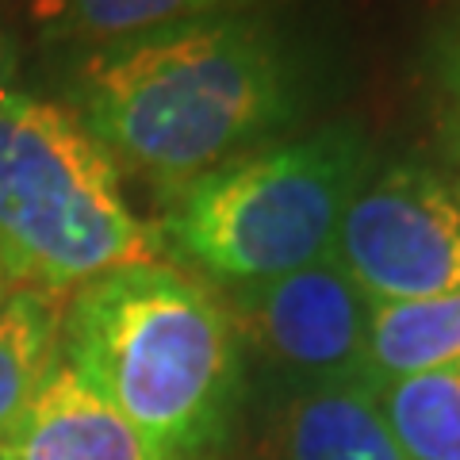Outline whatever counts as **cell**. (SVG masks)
I'll return each mask as SVG.
<instances>
[{"label":"cell","instance_id":"1","mask_svg":"<svg viewBox=\"0 0 460 460\" xmlns=\"http://www.w3.org/2000/svg\"><path fill=\"white\" fill-rule=\"evenodd\" d=\"M314 42L284 8L181 23L69 54L66 100L119 172L154 196L284 138L323 96Z\"/></svg>","mask_w":460,"mask_h":460},{"label":"cell","instance_id":"2","mask_svg":"<svg viewBox=\"0 0 460 460\" xmlns=\"http://www.w3.org/2000/svg\"><path fill=\"white\" fill-rule=\"evenodd\" d=\"M62 361L169 460H211L246 395V353L219 288L169 257L69 292Z\"/></svg>","mask_w":460,"mask_h":460},{"label":"cell","instance_id":"3","mask_svg":"<svg viewBox=\"0 0 460 460\" xmlns=\"http://www.w3.org/2000/svg\"><path fill=\"white\" fill-rule=\"evenodd\" d=\"M376 165L357 119L311 123L157 196L169 261L215 288L296 272L334 253L345 208Z\"/></svg>","mask_w":460,"mask_h":460},{"label":"cell","instance_id":"4","mask_svg":"<svg viewBox=\"0 0 460 460\" xmlns=\"http://www.w3.org/2000/svg\"><path fill=\"white\" fill-rule=\"evenodd\" d=\"M123 172L58 100H0V269L12 288L69 296L111 269L162 261Z\"/></svg>","mask_w":460,"mask_h":460},{"label":"cell","instance_id":"5","mask_svg":"<svg viewBox=\"0 0 460 460\" xmlns=\"http://www.w3.org/2000/svg\"><path fill=\"white\" fill-rule=\"evenodd\" d=\"M334 253L372 307L460 292V177L434 157L376 162L345 208Z\"/></svg>","mask_w":460,"mask_h":460},{"label":"cell","instance_id":"6","mask_svg":"<svg viewBox=\"0 0 460 460\" xmlns=\"http://www.w3.org/2000/svg\"><path fill=\"white\" fill-rule=\"evenodd\" d=\"M246 361L253 357L296 392L365 380L372 304L338 253L296 272L219 288Z\"/></svg>","mask_w":460,"mask_h":460},{"label":"cell","instance_id":"7","mask_svg":"<svg viewBox=\"0 0 460 460\" xmlns=\"http://www.w3.org/2000/svg\"><path fill=\"white\" fill-rule=\"evenodd\" d=\"M0 460H169L142 429L89 387L66 361L16 426L0 438Z\"/></svg>","mask_w":460,"mask_h":460},{"label":"cell","instance_id":"8","mask_svg":"<svg viewBox=\"0 0 460 460\" xmlns=\"http://www.w3.org/2000/svg\"><path fill=\"white\" fill-rule=\"evenodd\" d=\"M284 4L288 0H23V12L42 39L69 47V54H84L181 23L269 12Z\"/></svg>","mask_w":460,"mask_h":460},{"label":"cell","instance_id":"9","mask_svg":"<svg viewBox=\"0 0 460 460\" xmlns=\"http://www.w3.org/2000/svg\"><path fill=\"white\" fill-rule=\"evenodd\" d=\"M284 460H411L392 438L368 387L326 384L292 392L280 414Z\"/></svg>","mask_w":460,"mask_h":460},{"label":"cell","instance_id":"10","mask_svg":"<svg viewBox=\"0 0 460 460\" xmlns=\"http://www.w3.org/2000/svg\"><path fill=\"white\" fill-rule=\"evenodd\" d=\"M62 314L66 296L39 288H12L0 304V438L62 365Z\"/></svg>","mask_w":460,"mask_h":460},{"label":"cell","instance_id":"11","mask_svg":"<svg viewBox=\"0 0 460 460\" xmlns=\"http://www.w3.org/2000/svg\"><path fill=\"white\" fill-rule=\"evenodd\" d=\"M460 357V292L422 304L372 307L365 380L361 387H380L387 380L434 368Z\"/></svg>","mask_w":460,"mask_h":460},{"label":"cell","instance_id":"12","mask_svg":"<svg viewBox=\"0 0 460 460\" xmlns=\"http://www.w3.org/2000/svg\"><path fill=\"white\" fill-rule=\"evenodd\" d=\"M368 395L411 460H460V357L387 380Z\"/></svg>","mask_w":460,"mask_h":460},{"label":"cell","instance_id":"13","mask_svg":"<svg viewBox=\"0 0 460 460\" xmlns=\"http://www.w3.org/2000/svg\"><path fill=\"white\" fill-rule=\"evenodd\" d=\"M419 84L438 162L460 177V0H449L429 23L419 54Z\"/></svg>","mask_w":460,"mask_h":460},{"label":"cell","instance_id":"14","mask_svg":"<svg viewBox=\"0 0 460 460\" xmlns=\"http://www.w3.org/2000/svg\"><path fill=\"white\" fill-rule=\"evenodd\" d=\"M16 81H20V54H16V47H12V39L0 31V100L20 93Z\"/></svg>","mask_w":460,"mask_h":460},{"label":"cell","instance_id":"15","mask_svg":"<svg viewBox=\"0 0 460 460\" xmlns=\"http://www.w3.org/2000/svg\"><path fill=\"white\" fill-rule=\"evenodd\" d=\"M8 292H12V280L4 277V269H0V304H4V299H8Z\"/></svg>","mask_w":460,"mask_h":460},{"label":"cell","instance_id":"16","mask_svg":"<svg viewBox=\"0 0 460 460\" xmlns=\"http://www.w3.org/2000/svg\"><path fill=\"white\" fill-rule=\"evenodd\" d=\"M211 460H215V456H211Z\"/></svg>","mask_w":460,"mask_h":460}]
</instances>
